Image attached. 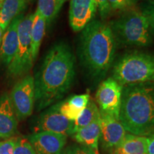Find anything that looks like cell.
<instances>
[{
	"label": "cell",
	"mask_w": 154,
	"mask_h": 154,
	"mask_svg": "<svg viewBox=\"0 0 154 154\" xmlns=\"http://www.w3.org/2000/svg\"><path fill=\"white\" fill-rule=\"evenodd\" d=\"M65 154H96L94 150L81 144H73L64 150Z\"/></svg>",
	"instance_id": "cb8c5ba5"
},
{
	"label": "cell",
	"mask_w": 154,
	"mask_h": 154,
	"mask_svg": "<svg viewBox=\"0 0 154 154\" xmlns=\"http://www.w3.org/2000/svg\"><path fill=\"white\" fill-rule=\"evenodd\" d=\"M47 22L37 11L34 13V19L31 29V48L32 57L34 62L39 51L40 46L45 34Z\"/></svg>",
	"instance_id": "d6986e66"
},
{
	"label": "cell",
	"mask_w": 154,
	"mask_h": 154,
	"mask_svg": "<svg viewBox=\"0 0 154 154\" xmlns=\"http://www.w3.org/2000/svg\"><path fill=\"white\" fill-rule=\"evenodd\" d=\"M137 1H138V0H137ZM147 1H148V2H149V1H151V0H147Z\"/></svg>",
	"instance_id": "1f68e13d"
},
{
	"label": "cell",
	"mask_w": 154,
	"mask_h": 154,
	"mask_svg": "<svg viewBox=\"0 0 154 154\" xmlns=\"http://www.w3.org/2000/svg\"><path fill=\"white\" fill-rule=\"evenodd\" d=\"M148 138L146 136L127 134L113 149V154H147Z\"/></svg>",
	"instance_id": "2e32d148"
},
{
	"label": "cell",
	"mask_w": 154,
	"mask_h": 154,
	"mask_svg": "<svg viewBox=\"0 0 154 154\" xmlns=\"http://www.w3.org/2000/svg\"><path fill=\"white\" fill-rule=\"evenodd\" d=\"M36 154H61L67 141L63 134L50 131L34 133L28 138Z\"/></svg>",
	"instance_id": "8fae6325"
},
{
	"label": "cell",
	"mask_w": 154,
	"mask_h": 154,
	"mask_svg": "<svg viewBox=\"0 0 154 154\" xmlns=\"http://www.w3.org/2000/svg\"><path fill=\"white\" fill-rule=\"evenodd\" d=\"M100 126L102 147L107 150L114 149L126 136V130L119 119L101 113Z\"/></svg>",
	"instance_id": "7c38bea8"
},
{
	"label": "cell",
	"mask_w": 154,
	"mask_h": 154,
	"mask_svg": "<svg viewBox=\"0 0 154 154\" xmlns=\"http://www.w3.org/2000/svg\"><path fill=\"white\" fill-rule=\"evenodd\" d=\"M97 9H99V15L102 20H104L109 16L111 13V8L108 0H95Z\"/></svg>",
	"instance_id": "4316f807"
},
{
	"label": "cell",
	"mask_w": 154,
	"mask_h": 154,
	"mask_svg": "<svg viewBox=\"0 0 154 154\" xmlns=\"http://www.w3.org/2000/svg\"><path fill=\"white\" fill-rule=\"evenodd\" d=\"M73 136L79 144L90 148L97 153L99 140L101 136L100 119L81 128Z\"/></svg>",
	"instance_id": "ac0fdd59"
},
{
	"label": "cell",
	"mask_w": 154,
	"mask_h": 154,
	"mask_svg": "<svg viewBox=\"0 0 154 154\" xmlns=\"http://www.w3.org/2000/svg\"><path fill=\"white\" fill-rule=\"evenodd\" d=\"M18 119L8 93L0 95V138L7 139L17 132Z\"/></svg>",
	"instance_id": "5bb4252c"
},
{
	"label": "cell",
	"mask_w": 154,
	"mask_h": 154,
	"mask_svg": "<svg viewBox=\"0 0 154 154\" xmlns=\"http://www.w3.org/2000/svg\"><path fill=\"white\" fill-rule=\"evenodd\" d=\"M24 17L23 14L17 17L5 31L0 47V64L8 66L14 59L18 47V26Z\"/></svg>",
	"instance_id": "4fadbf2b"
},
{
	"label": "cell",
	"mask_w": 154,
	"mask_h": 154,
	"mask_svg": "<svg viewBox=\"0 0 154 154\" xmlns=\"http://www.w3.org/2000/svg\"><path fill=\"white\" fill-rule=\"evenodd\" d=\"M89 100V93L72 96L64 101H59V110L66 119L74 121L86 107Z\"/></svg>",
	"instance_id": "9a60e30c"
},
{
	"label": "cell",
	"mask_w": 154,
	"mask_h": 154,
	"mask_svg": "<svg viewBox=\"0 0 154 154\" xmlns=\"http://www.w3.org/2000/svg\"><path fill=\"white\" fill-rule=\"evenodd\" d=\"M122 89L123 86L112 77L102 81L96 93L100 112L119 119Z\"/></svg>",
	"instance_id": "ba28073f"
},
{
	"label": "cell",
	"mask_w": 154,
	"mask_h": 154,
	"mask_svg": "<svg viewBox=\"0 0 154 154\" xmlns=\"http://www.w3.org/2000/svg\"><path fill=\"white\" fill-rule=\"evenodd\" d=\"M117 43L109 24L94 19L82 31L78 54L83 69L91 79L99 82L114 63Z\"/></svg>",
	"instance_id": "7a4b0ae2"
},
{
	"label": "cell",
	"mask_w": 154,
	"mask_h": 154,
	"mask_svg": "<svg viewBox=\"0 0 154 154\" xmlns=\"http://www.w3.org/2000/svg\"><path fill=\"white\" fill-rule=\"evenodd\" d=\"M112 68V78L122 86L154 82L153 54L126 53L113 63Z\"/></svg>",
	"instance_id": "5b68a950"
},
{
	"label": "cell",
	"mask_w": 154,
	"mask_h": 154,
	"mask_svg": "<svg viewBox=\"0 0 154 154\" xmlns=\"http://www.w3.org/2000/svg\"><path fill=\"white\" fill-rule=\"evenodd\" d=\"M119 119L129 134H154V82L123 86Z\"/></svg>",
	"instance_id": "3957f363"
},
{
	"label": "cell",
	"mask_w": 154,
	"mask_h": 154,
	"mask_svg": "<svg viewBox=\"0 0 154 154\" xmlns=\"http://www.w3.org/2000/svg\"><path fill=\"white\" fill-rule=\"evenodd\" d=\"M9 97L18 120L30 116L35 101L34 77L31 74L23 76L13 87Z\"/></svg>",
	"instance_id": "52a82bcc"
},
{
	"label": "cell",
	"mask_w": 154,
	"mask_h": 154,
	"mask_svg": "<svg viewBox=\"0 0 154 154\" xmlns=\"http://www.w3.org/2000/svg\"><path fill=\"white\" fill-rule=\"evenodd\" d=\"M117 44L146 47L153 42L149 22L140 10L132 8L109 24Z\"/></svg>",
	"instance_id": "277c9868"
},
{
	"label": "cell",
	"mask_w": 154,
	"mask_h": 154,
	"mask_svg": "<svg viewBox=\"0 0 154 154\" xmlns=\"http://www.w3.org/2000/svg\"><path fill=\"white\" fill-rule=\"evenodd\" d=\"M65 0H38L36 10L49 25L59 14Z\"/></svg>",
	"instance_id": "44dd1931"
},
{
	"label": "cell",
	"mask_w": 154,
	"mask_h": 154,
	"mask_svg": "<svg viewBox=\"0 0 154 154\" xmlns=\"http://www.w3.org/2000/svg\"><path fill=\"white\" fill-rule=\"evenodd\" d=\"M141 11L147 18L152 33L154 34V0L148 2Z\"/></svg>",
	"instance_id": "d4e9b609"
},
{
	"label": "cell",
	"mask_w": 154,
	"mask_h": 154,
	"mask_svg": "<svg viewBox=\"0 0 154 154\" xmlns=\"http://www.w3.org/2000/svg\"><path fill=\"white\" fill-rule=\"evenodd\" d=\"M66 1H67V0H65V2H66Z\"/></svg>",
	"instance_id": "d6a6232c"
},
{
	"label": "cell",
	"mask_w": 154,
	"mask_h": 154,
	"mask_svg": "<svg viewBox=\"0 0 154 154\" xmlns=\"http://www.w3.org/2000/svg\"><path fill=\"white\" fill-rule=\"evenodd\" d=\"M147 154H154V134L148 136Z\"/></svg>",
	"instance_id": "83f0119b"
},
{
	"label": "cell",
	"mask_w": 154,
	"mask_h": 154,
	"mask_svg": "<svg viewBox=\"0 0 154 154\" xmlns=\"http://www.w3.org/2000/svg\"><path fill=\"white\" fill-rule=\"evenodd\" d=\"M17 138L12 137L0 141V154H13Z\"/></svg>",
	"instance_id": "484cf974"
},
{
	"label": "cell",
	"mask_w": 154,
	"mask_h": 154,
	"mask_svg": "<svg viewBox=\"0 0 154 154\" xmlns=\"http://www.w3.org/2000/svg\"><path fill=\"white\" fill-rule=\"evenodd\" d=\"M13 154H36L28 138H17Z\"/></svg>",
	"instance_id": "7402d4cb"
},
{
	"label": "cell",
	"mask_w": 154,
	"mask_h": 154,
	"mask_svg": "<svg viewBox=\"0 0 154 154\" xmlns=\"http://www.w3.org/2000/svg\"><path fill=\"white\" fill-rule=\"evenodd\" d=\"M111 11L124 12L134 8L137 0H108Z\"/></svg>",
	"instance_id": "603a6c76"
},
{
	"label": "cell",
	"mask_w": 154,
	"mask_h": 154,
	"mask_svg": "<svg viewBox=\"0 0 154 154\" xmlns=\"http://www.w3.org/2000/svg\"><path fill=\"white\" fill-rule=\"evenodd\" d=\"M29 0H4L0 6V26L7 29L11 21L22 14Z\"/></svg>",
	"instance_id": "e0dca14e"
},
{
	"label": "cell",
	"mask_w": 154,
	"mask_h": 154,
	"mask_svg": "<svg viewBox=\"0 0 154 154\" xmlns=\"http://www.w3.org/2000/svg\"><path fill=\"white\" fill-rule=\"evenodd\" d=\"M3 1L4 0H0V6H1V5H2V3L3 2Z\"/></svg>",
	"instance_id": "f546056e"
},
{
	"label": "cell",
	"mask_w": 154,
	"mask_h": 154,
	"mask_svg": "<svg viewBox=\"0 0 154 154\" xmlns=\"http://www.w3.org/2000/svg\"><path fill=\"white\" fill-rule=\"evenodd\" d=\"M34 14L24 16L18 26V47L17 52L7 66L9 74L13 76H22L29 72L33 66L31 48V29Z\"/></svg>",
	"instance_id": "8992f818"
},
{
	"label": "cell",
	"mask_w": 154,
	"mask_h": 154,
	"mask_svg": "<svg viewBox=\"0 0 154 154\" xmlns=\"http://www.w3.org/2000/svg\"><path fill=\"white\" fill-rule=\"evenodd\" d=\"M74 121L69 120L60 112L59 101L47 108L40 114L34 127V133L50 131L66 136H72Z\"/></svg>",
	"instance_id": "9c48e42d"
},
{
	"label": "cell",
	"mask_w": 154,
	"mask_h": 154,
	"mask_svg": "<svg viewBox=\"0 0 154 154\" xmlns=\"http://www.w3.org/2000/svg\"><path fill=\"white\" fill-rule=\"evenodd\" d=\"M4 33H5V31H4L2 29L1 26H0V47H1L2 42V38H3Z\"/></svg>",
	"instance_id": "f1b7e54d"
},
{
	"label": "cell",
	"mask_w": 154,
	"mask_h": 154,
	"mask_svg": "<svg viewBox=\"0 0 154 154\" xmlns=\"http://www.w3.org/2000/svg\"><path fill=\"white\" fill-rule=\"evenodd\" d=\"M100 117H101V113L99 107L96 105L95 101L90 99L86 107L84 109L79 116L74 121L73 135L81 128L99 120Z\"/></svg>",
	"instance_id": "ffe728a7"
},
{
	"label": "cell",
	"mask_w": 154,
	"mask_h": 154,
	"mask_svg": "<svg viewBox=\"0 0 154 154\" xmlns=\"http://www.w3.org/2000/svg\"><path fill=\"white\" fill-rule=\"evenodd\" d=\"M61 154H65V153H63V152H62V153H61Z\"/></svg>",
	"instance_id": "4dcf8cb0"
},
{
	"label": "cell",
	"mask_w": 154,
	"mask_h": 154,
	"mask_svg": "<svg viewBox=\"0 0 154 154\" xmlns=\"http://www.w3.org/2000/svg\"><path fill=\"white\" fill-rule=\"evenodd\" d=\"M97 5L95 0H71L69 24L75 32H81L94 20Z\"/></svg>",
	"instance_id": "30bf717a"
},
{
	"label": "cell",
	"mask_w": 154,
	"mask_h": 154,
	"mask_svg": "<svg viewBox=\"0 0 154 154\" xmlns=\"http://www.w3.org/2000/svg\"><path fill=\"white\" fill-rule=\"evenodd\" d=\"M76 75V59L70 46L59 42L50 48L34 76L37 111L59 102L70 90Z\"/></svg>",
	"instance_id": "6da1fadb"
}]
</instances>
